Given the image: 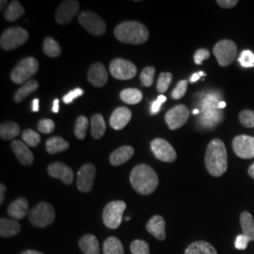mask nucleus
<instances>
[{"label": "nucleus", "instance_id": "1", "mask_svg": "<svg viewBox=\"0 0 254 254\" xmlns=\"http://www.w3.org/2000/svg\"><path fill=\"white\" fill-rule=\"evenodd\" d=\"M204 163L208 173L214 177H220L226 173L228 168L227 150L222 140L215 138L209 143Z\"/></svg>", "mask_w": 254, "mask_h": 254}, {"label": "nucleus", "instance_id": "2", "mask_svg": "<svg viewBox=\"0 0 254 254\" xmlns=\"http://www.w3.org/2000/svg\"><path fill=\"white\" fill-rule=\"evenodd\" d=\"M158 176L150 166L140 164L130 173V183L133 189L141 195L153 193L158 186Z\"/></svg>", "mask_w": 254, "mask_h": 254}, {"label": "nucleus", "instance_id": "3", "mask_svg": "<svg viewBox=\"0 0 254 254\" xmlns=\"http://www.w3.org/2000/svg\"><path fill=\"white\" fill-rule=\"evenodd\" d=\"M114 35L121 43L129 45H141L149 39V30L141 23L136 21H127L118 25Z\"/></svg>", "mask_w": 254, "mask_h": 254}, {"label": "nucleus", "instance_id": "4", "mask_svg": "<svg viewBox=\"0 0 254 254\" xmlns=\"http://www.w3.org/2000/svg\"><path fill=\"white\" fill-rule=\"evenodd\" d=\"M39 70V63L36 59L27 57L23 59L12 69L10 73V79L15 84H25Z\"/></svg>", "mask_w": 254, "mask_h": 254}, {"label": "nucleus", "instance_id": "5", "mask_svg": "<svg viewBox=\"0 0 254 254\" xmlns=\"http://www.w3.org/2000/svg\"><path fill=\"white\" fill-rule=\"evenodd\" d=\"M55 216L56 215L53 206L48 202L42 201L29 211L28 219L33 226L45 228L53 223Z\"/></svg>", "mask_w": 254, "mask_h": 254}, {"label": "nucleus", "instance_id": "6", "mask_svg": "<svg viewBox=\"0 0 254 254\" xmlns=\"http://www.w3.org/2000/svg\"><path fill=\"white\" fill-rule=\"evenodd\" d=\"M27 39L28 32L26 29L20 27H9L1 35L0 46L2 49L10 51L26 44Z\"/></svg>", "mask_w": 254, "mask_h": 254}, {"label": "nucleus", "instance_id": "7", "mask_svg": "<svg viewBox=\"0 0 254 254\" xmlns=\"http://www.w3.org/2000/svg\"><path fill=\"white\" fill-rule=\"evenodd\" d=\"M127 203L123 200H113L106 205L103 212V220L107 227L115 230L120 227Z\"/></svg>", "mask_w": 254, "mask_h": 254}, {"label": "nucleus", "instance_id": "8", "mask_svg": "<svg viewBox=\"0 0 254 254\" xmlns=\"http://www.w3.org/2000/svg\"><path fill=\"white\" fill-rule=\"evenodd\" d=\"M218 63L221 67H226L236 60L237 46L236 43L231 40H221L213 48Z\"/></svg>", "mask_w": 254, "mask_h": 254}, {"label": "nucleus", "instance_id": "9", "mask_svg": "<svg viewBox=\"0 0 254 254\" xmlns=\"http://www.w3.org/2000/svg\"><path fill=\"white\" fill-rule=\"evenodd\" d=\"M78 20L82 27L94 36H102L107 31V25L105 21L93 11H83L79 15Z\"/></svg>", "mask_w": 254, "mask_h": 254}, {"label": "nucleus", "instance_id": "10", "mask_svg": "<svg viewBox=\"0 0 254 254\" xmlns=\"http://www.w3.org/2000/svg\"><path fill=\"white\" fill-rule=\"evenodd\" d=\"M111 75L119 80H128L136 76V65L124 59H115L109 64Z\"/></svg>", "mask_w": 254, "mask_h": 254}, {"label": "nucleus", "instance_id": "11", "mask_svg": "<svg viewBox=\"0 0 254 254\" xmlns=\"http://www.w3.org/2000/svg\"><path fill=\"white\" fill-rule=\"evenodd\" d=\"M190 118V110L184 106L178 105L172 109H170L166 115L165 121L171 130H176L181 128Z\"/></svg>", "mask_w": 254, "mask_h": 254}, {"label": "nucleus", "instance_id": "12", "mask_svg": "<svg viewBox=\"0 0 254 254\" xmlns=\"http://www.w3.org/2000/svg\"><path fill=\"white\" fill-rule=\"evenodd\" d=\"M151 149L155 157L162 162L171 163L177 158L173 146L163 138H155L151 142Z\"/></svg>", "mask_w": 254, "mask_h": 254}, {"label": "nucleus", "instance_id": "13", "mask_svg": "<svg viewBox=\"0 0 254 254\" xmlns=\"http://www.w3.org/2000/svg\"><path fill=\"white\" fill-rule=\"evenodd\" d=\"M233 149L240 158L252 159L254 157V136L240 135L234 138Z\"/></svg>", "mask_w": 254, "mask_h": 254}, {"label": "nucleus", "instance_id": "14", "mask_svg": "<svg viewBox=\"0 0 254 254\" xmlns=\"http://www.w3.org/2000/svg\"><path fill=\"white\" fill-rule=\"evenodd\" d=\"M96 169L92 164L83 165L77 173L76 186L79 191L87 193L92 190L95 180Z\"/></svg>", "mask_w": 254, "mask_h": 254}, {"label": "nucleus", "instance_id": "15", "mask_svg": "<svg viewBox=\"0 0 254 254\" xmlns=\"http://www.w3.org/2000/svg\"><path fill=\"white\" fill-rule=\"evenodd\" d=\"M79 9V2L75 0H67L61 3L56 11V21L60 25L69 23L76 15Z\"/></svg>", "mask_w": 254, "mask_h": 254}, {"label": "nucleus", "instance_id": "16", "mask_svg": "<svg viewBox=\"0 0 254 254\" xmlns=\"http://www.w3.org/2000/svg\"><path fill=\"white\" fill-rule=\"evenodd\" d=\"M47 173L51 177L62 180L65 185H71L73 180V170L62 162L50 164Z\"/></svg>", "mask_w": 254, "mask_h": 254}, {"label": "nucleus", "instance_id": "17", "mask_svg": "<svg viewBox=\"0 0 254 254\" xmlns=\"http://www.w3.org/2000/svg\"><path fill=\"white\" fill-rule=\"evenodd\" d=\"M109 79V73L106 67L100 64H93L90 67L88 72V80L94 87L100 88L107 84Z\"/></svg>", "mask_w": 254, "mask_h": 254}, {"label": "nucleus", "instance_id": "18", "mask_svg": "<svg viewBox=\"0 0 254 254\" xmlns=\"http://www.w3.org/2000/svg\"><path fill=\"white\" fill-rule=\"evenodd\" d=\"M131 118H132L131 110L127 108L120 107L112 112L109 120V124H110V127L113 129L122 130L123 128L127 127Z\"/></svg>", "mask_w": 254, "mask_h": 254}, {"label": "nucleus", "instance_id": "19", "mask_svg": "<svg viewBox=\"0 0 254 254\" xmlns=\"http://www.w3.org/2000/svg\"><path fill=\"white\" fill-rule=\"evenodd\" d=\"M12 152L17 157L19 162L25 166H30L34 161V155L30 152L27 145L21 140H13L10 144Z\"/></svg>", "mask_w": 254, "mask_h": 254}, {"label": "nucleus", "instance_id": "20", "mask_svg": "<svg viewBox=\"0 0 254 254\" xmlns=\"http://www.w3.org/2000/svg\"><path fill=\"white\" fill-rule=\"evenodd\" d=\"M165 227H166L165 219L159 215H155L154 217H152L146 224L147 231L152 236H154L155 238H157L158 240H161V241L166 239Z\"/></svg>", "mask_w": 254, "mask_h": 254}, {"label": "nucleus", "instance_id": "21", "mask_svg": "<svg viewBox=\"0 0 254 254\" xmlns=\"http://www.w3.org/2000/svg\"><path fill=\"white\" fill-rule=\"evenodd\" d=\"M135 153V150L131 146H122L110 154L109 162L113 166H121L127 162Z\"/></svg>", "mask_w": 254, "mask_h": 254}, {"label": "nucleus", "instance_id": "22", "mask_svg": "<svg viewBox=\"0 0 254 254\" xmlns=\"http://www.w3.org/2000/svg\"><path fill=\"white\" fill-rule=\"evenodd\" d=\"M28 210V201L25 198H18L13 200L8 207V215L14 219L25 218Z\"/></svg>", "mask_w": 254, "mask_h": 254}, {"label": "nucleus", "instance_id": "23", "mask_svg": "<svg viewBox=\"0 0 254 254\" xmlns=\"http://www.w3.org/2000/svg\"><path fill=\"white\" fill-rule=\"evenodd\" d=\"M79 248L84 254H100L98 239L93 235L82 236L79 240Z\"/></svg>", "mask_w": 254, "mask_h": 254}, {"label": "nucleus", "instance_id": "24", "mask_svg": "<svg viewBox=\"0 0 254 254\" xmlns=\"http://www.w3.org/2000/svg\"><path fill=\"white\" fill-rule=\"evenodd\" d=\"M21 226L15 219L2 218L0 219V236L3 238L16 236L20 233Z\"/></svg>", "mask_w": 254, "mask_h": 254}, {"label": "nucleus", "instance_id": "25", "mask_svg": "<svg viewBox=\"0 0 254 254\" xmlns=\"http://www.w3.org/2000/svg\"><path fill=\"white\" fill-rule=\"evenodd\" d=\"M185 254H218V253L208 242L196 241L187 248Z\"/></svg>", "mask_w": 254, "mask_h": 254}, {"label": "nucleus", "instance_id": "26", "mask_svg": "<svg viewBox=\"0 0 254 254\" xmlns=\"http://www.w3.org/2000/svg\"><path fill=\"white\" fill-rule=\"evenodd\" d=\"M70 144L61 136H53L46 141V151L50 154H58L69 149Z\"/></svg>", "mask_w": 254, "mask_h": 254}, {"label": "nucleus", "instance_id": "27", "mask_svg": "<svg viewBox=\"0 0 254 254\" xmlns=\"http://www.w3.org/2000/svg\"><path fill=\"white\" fill-rule=\"evenodd\" d=\"M240 224L245 235L250 241H254V219L249 212H242L240 215Z\"/></svg>", "mask_w": 254, "mask_h": 254}, {"label": "nucleus", "instance_id": "28", "mask_svg": "<svg viewBox=\"0 0 254 254\" xmlns=\"http://www.w3.org/2000/svg\"><path fill=\"white\" fill-rule=\"evenodd\" d=\"M21 129L17 124L13 122H7L0 127V136L4 140H10L19 136Z\"/></svg>", "mask_w": 254, "mask_h": 254}, {"label": "nucleus", "instance_id": "29", "mask_svg": "<svg viewBox=\"0 0 254 254\" xmlns=\"http://www.w3.org/2000/svg\"><path fill=\"white\" fill-rule=\"evenodd\" d=\"M39 87V83L36 80H29L25 83L21 88H19L17 91L14 93L13 99L16 103H21L28 95L36 91Z\"/></svg>", "mask_w": 254, "mask_h": 254}, {"label": "nucleus", "instance_id": "30", "mask_svg": "<svg viewBox=\"0 0 254 254\" xmlns=\"http://www.w3.org/2000/svg\"><path fill=\"white\" fill-rule=\"evenodd\" d=\"M106 123L101 114H95L91 117V136L99 139L105 135Z\"/></svg>", "mask_w": 254, "mask_h": 254}, {"label": "nucleus", "instance_id": "31", "mask_svg": "<svg viewBox=\"0 0 254 254\" xmlns=\"http://www.w3.org/2000/svg\"><path fill=\"white\" fill-rule=\"evenodd\" d=\"M25 14V9L18 1H11L4 12V18L9 22H14Z\"/></svg>", "mask_w": 254, "mask_h": 254}, {"label": "nucleus", "instance_id": "32", "mask_svg": "<svg viewBox=\"0 0 254 254\" xmlns=\"http://www.w3.org/2000/svg\"><path fill=\"white\" fill-rule=\"evenodd\" d=\"M142 97H143L142 92L137 89H133V88L125 89L120 93L121 100L127 103L128 105L138 104L140 101L142 100Z\"/></svg>", "mask_w": 254, "mask_h": 254}, {"label": "nucleus", "instance_id": "33", "mask_svg": "<svg viewBox=\"0 0 254 254\" xmlns=\"http://www.w3.org/2000/svg\"><path fill=\"white\" fill-rule=\"evenodd\" d=\"M103 252L104 254H124V247L118 238L111 236L104 242Z\"/></svg>", "mask_w": 254, "mask_h": 254}, {"label": "nucleus", "instance_id": "34", "mask_svg": "<svg viewBox=\"0 0 254 254\" xmlns=\"http://www.w3.org/2000/svg\"><path fill=\"white\" fill-rule=\"evenodd\" d=\"M43 49L45 54L50 58H57L62 54V48L60 44L53 38H50V37L45 39Z\"/></svg>", "mask_w": 254, "mask_h": 254}, {"label": "nucleus", "instance_id": "35", "mask_svg": "<svg viewBox=\"0 0 254 254\" xmlns=\"http://www.w3.org/2000/svg\"><path fill=\"white\" fill-rule=\"evenodd\" d=\"M89 126L88 118L85 116H79L75 121L74 125V135L78 139H84L86 137L87 128Z\"/></svg>", "mask_w": 254, "mask_h": 254}, {"label": "nucleus", "instance_id": "36", "mask_svg": "<svg viewBox=\"0 0 254 254\" xmlns=\"http://www.w3.org/2000/svg\"><path fill=\"white\" fill-rule=\"evenodd\" d=\"M22 139L30 147H36L41 142V136L32 129H26L22 133Z\"/></svg>", "mask_w": 254, "mask_h": 254}, {"label": "nucleus", "instance_id": "37", "mask_svg": "<svg viewBox=\"0 0 254 254\" xmlns=\"http://www.w3.org/2000/svg\"><path fill=\"white\" fill-rule=\"evenodd\" d=\"M173 79V74L171 73H161L157 79L156 89L158 92L164 93L169 89V86Z\"/></svg>", "mask_w": 254, "mask_h": 254}, {"label": "nucleus", "instance_id": "38", "mask_svg": "<svg viewBox=\"0 0 254 254\" xmlns=\"http://www.w3.org/2000/svg\"><path fill=\"white\" fill-rule=\"evenodd\" d=\"M154 73L155 69L152 66L146 67L140 73V81L144 87H151L154 83Z\"/></svg>", "mask_w": 254, "mask_h": 254}, {"label": "nucleus", "instance_id": "39", "mask_svg": "<svg viewBox=\"0 0 254 254\" xmlns=\"http://www.w3.org/2000/svg\"><path fill=\"white\" fill-rule=\"evenodd\" d=\"M130 251L132 254H150L148 243L144 240H139V239L134 240L131 243Z\"/></svg>", "mask_w": 254, "mask_h": 254}, {"label": "nucleus", "instance_id": "40", "mask_svg": "<svg viewBox=\"0 0 254 254\" xmlns=\"http://www.w3.org/2000/svg\"><path fill=\"white\" fill-rule=\"evenodd\" d=\"M239 121L243 127L254 128V111L246 109L240 112Z\"/></svg>", "mask_w": 254, "mask_h": 254}, {"label": "nucleus", "instance_id": "41", "mask_svg": "<svg viewBox=\"0 0 254 254\" xmlns=\"http://www.w3.org/2000/svg\"><path fill=\"white\" fill-rule=\"evenodd\" d=\"M238 62L240 63V64L246 67V68H251V67H254V54L250 51V50H244L239 59H238Z\"/></svg>", "mask_w": 254, "mask_h": 254}, {"label": "nucleus", "instance_id": "42", "mask_svg": "<svg viewBox=\"0 0 254 254\" xmlns=\"http://www.w3.org/2000/svg\"><path fill=\"white\" fill-rule=\"evenodd\" d=\"M38 130L43 134H50L55 130L54 122L50 119H43L38 123Z\"/></svg>", "mask_w": 254, "mask_h": 254}, {"label": "nucleus", "instance_id": "43", "mask_svg": "<svg viewBox=\"0 0 254 254\" xmlns=\"http://www.w3.org/2000/svg\"><path fill=\"white\" fill-rule=\"evenodd\" d=\"M187 90H188V81L181 80L177 83L175 89L172 92V97L175 100L181 99L182 97H184V95L186 94Z\"/></svg>", "mask_w": 254, "mask_h": 254}, {"label": "nucleus", "instance_id": "44", "mask_svg": "<svg viewBox=\"0 0 254 254\" xmlns=\"http://www.w3.org/2000/svg\"><path fill=\"white\" fill-rule=\"evenodd\" d=\"M209 58H210V52L208 50L205 48H200L194 54V62L195 64L200 65L203 61L208 60Z\"/></svg>", "mask_w": 254, "mask_h": 254}, {"label": "nucleus", "instance_id": "45", "mask_svg": "<svg viewBox=\"0 0 254 254\" xmlns=\"http://www.w3.org/2000/svg\"><path fill=\"white\" fill-rule=\"evenodd\" d=\"M83 93H84L83 90L79 89V88H76V89H74L73 91L68 92V93L64 96V102L65 104H71V103H73V101L74 100V99H76V98L79 97V96H82Z\"/></svg>", "mask_w": 254, "mask_h": 254}, {"label": "nucleus", "instance_id": "46", "mask_svg": "<svg viewBox=\"0 0 254 254\" xmlns=\"http://www.w3.org/2000/svg\"><path fill=\"white\" fill-rule=\"evenodd\" d=\"M250 239L245 236V235H239V236L236 237V250H239V251H244L247 248H248V244H249Z\"/></svg>", "mask_w": 254, "mask_h": 254}, {"label": "nucleus", "instance_id": "47", "mask_svg": "<svg viewBox=\"0 0 254 254\" xmlns=\"http://www.w3.org/2000/svg\"><path fill=\"white\" fill-rule=\"evenodd\" d=\"M167 101V98H166V96H164V95H159L158 97H157V99L156 101H154V103L152 104V109H151V114H156V113H158V111L160 110V107H161V105L165 103Z\"/></svg>", "mask_w": 254, "mask_h": 254}, {"label": "nucleus", "instance_id": "48", "mask_svg": "<svg viewBox=\"0 0 254 254\" xmlns=\"http://www.w3.org/2000/svg\"><path fill=\"white\" fill-rule=\"evenodd\" d=\"M217 3L221 8L231 9L236 6V4L238 3V1L237 0H218Z\"/></svg>", "mask_w": 254, "mask_h": 254}, {"label": "nucleus", "instance_id": "49", "mask_svg": "<svg viewBox=\"0 0 254 254\" xmlns=\"http://www.w3.org/2000/svg\"><path fill=\"white\" fill-rule=\"evenodd\" d=\"M5 191H6V187L5 185L1 184L0 185V203L2 204L4 201V198H5Z\"/></svg>", "mask_w": 254, "mask_h": 254}, {"label": "nucleus", "instance_id": "50", "mask_svg": "<svg viewBox=\"0 0 254 254\" xmlns=\"http://www.w3.org/2000/svg\"><path fill=\"white\" fill-rule=\"evenodd\" d=\"M32 110L34 112H38L39 111V99H34L33 103H32Z\"/></svg>", "mask_w": 254, "mask_h": 254}, {"label": "nucleus", "instance_id": "51", "mask_svg": "<svg viewBox=\"0 0 254 254\" xmlns=\"http://www.w3.org/2000/svg\"><path fill=\"white\" fill-rule=\"evenodd\" d=\"M59 103H60V101L58 100V99H55L54 104H53V112L54 113H58L59 112Z\"/></svg>", "mask_w": 254, "mask_h": 254}, {"label": "nucleus", "instance_id": "52", "mask_svg": "<svg viewBox=\"0 0 254 254\" xmlns=\"http://www.w3.org/2000/svg\"><path fill=\"white\" fill-rule=\"evenodd\" d=\"M200 74L198 73H193V75L191 76L190 82L191 83H194V82L198 81L200 79Z\"/></svg>", "mask_w": 254, "mask_h": 254}, {"label": "nucleus", "instance_id": "53", "mask_svg": "<svg viewBox=\"0 0 254 254\" xmlns=\"http://www.w3.org/2000/svg\"><path fill=\"white\" fill-rule=\"evenodd\" d=\"M249 174L254 180V162L250 168H249Z\"/></svg>", "mask_w": 254, "mask_h": 254}, {"label": "nucleus", "instance_id": "54", "mask_svg": "<svg viewBox=\"0 0 254 254\" xmlns=\"http://www.w3.org/2000/svg\"><path fill=\"white\" fill-rule=\"evenodd\" d=\"M21 254H45L43 253H40V252H37V251H26V252H23Z\"/></svg>", "mask_w": 254, "mask_h": 254}, {"label": "nucleus", "instance_id": "55", "mask_svg": "<svg viewBox=\"0 0 254 254\" xmlns=\"http://www.w3.org/2000/svg\"><path fill=\"white\" fill-rule=\"evenodd\" d=\"M218 109H224L226 107V103L224 101H221L218 103Z\"/></svg>", "mask_w": 254, "mask_h": 254}, {"label": "nucleus", "instance_id": "56", "mask_svg": "<svg viewBox=\"0 0 254 254\" xmlns=\"http://www.w3.org/2000/svg\"><path fill=\"white\" fill-rule=\"evenodd\" d=\"M6 3H7V1H3V0L1 1V9L3 8V6H5V4H6Z\"/></svg>", "mask_w": 254, "mask_h": 254}, {"label": "nucleus", "instance_id": "57", "mask_svg": "<svg viewBox=\"0 0 254 254\" xmlns=\"http://www.w3.org/2000/svg\"><path fill=\"white\" fill-rule=\"evenodd\" d=\"M199 113V109H194L193 110V114H198Z\"/></svg>", "mask_w": 254, "mask_h": 254}, {"label": "nucleus", "instance_id": "58", "mask_svg": "<svg viewBox=\"0 0 254 254\" xmlns=\"http://www.w3.org/2000/svg\"><path fill=\"white\" fill-rule=\"evenodd\" d=\"M199 74H200V76H203V75H205V74H204V73H203V72H201V71H200V72H199Z\"/></svg>", "mask_w": 254, "mask_h": 254}]
</instances>
